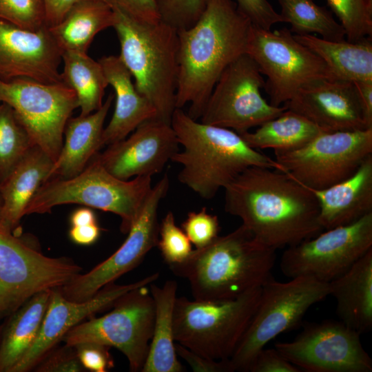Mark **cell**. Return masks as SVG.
Wrapping results in <instances>:
<instances>
[{
	"label": "cell",
	"instance_id": "ee69618b",
	"mask_svg": "<svg viewBox=\"0 0 372 372\" xmlns=\"http://www.w3.org/2000/svg\"><path fill=\"white\" fill-rule=\"evenodd\" d=\"M177 355L183 359L194 372H233L229 360H215L196 353L183 345L175 343Z\"/></svg>",
	"mask_w": 372,
	"mask_h": 372
},
{
	"label": "cell",
	"instance_id": "4316f807",
	"mask_svg": "<svg viewBox=\"0 0 372 372\" xmlns=\"http://www.w3.org/2000/svg\"><path fill=\"white\" fill-rule=\"evenodd\" d=\"M150 293L154 302L153 333L142 372H181L174 337V308L177 283L167 280L162 287L151 283Z\"/></svg>",
	"mask_w": 372,
	"mask_h": 372
},
{
	"label": "cell",
	"instance_id": "3957f363",
	"mask_svg": "<svg viewBox=\"0 0 372 372\" xmlns=\"http://www.w3.org/2000/svg\"><path fill=\"white\" fill-rule=\"evenodd\" d=\"M276 260V249L259 241L241 224L193 249L183 262L168 266L188 281L194 300L217 301L236 298L262 286L271 277Z\"/></svg>",
	"mask_w": 372,
	"mask_h": 372
},
{
	"label": "cell",
	"instance_id": "ac0fdd59",
	"mask_svg": "<svg viewBox=\"0 0 372 372\" xmlns=\"http://www.w3.org/2000/svg\"><path fill=\"white\" fill-rule=\"evenodd\" d=\"M158 277L159 273H155L128 285L112 282L83 302L70 300L62 295L59 288L52 289L38 335L11 372H25L34 367L70 329L84 318L113 306L126 293L136 287L150 285Z\"/></svg>",
	"mask_w": 372,
	"mask_h": 372
},
{
	"label": "cell",
	"instance_id": "8d00e7d4",
	"mask_svg": "<svg viewBox=\"0 0 372 372\" xmlns=\"http://www.w3.org/2000/svg\"><path fill=\"white\" fill-rule=\"evenodd\" d=\"M156 246L168 265L183 262L193 251L190 240L184 231L176 225L172 211L167 212L159 225Z\"/></svg>",
	"mask_w": 372,
	"mask_h": 372
},
{
	"label": "cell",
	"instance_id": "7a4b0ae2",
	"mask_svg": "<svg viewBox=\"0 0 372 372\" xmlns=\"http://www.w3.org/2000/svg\"><path fill=\"white\" fill-rule=\"evenodd\" d=\"M252 26L234 0H206L196 23L178 31L176 108L189 105L188 115L200 118L223 72L247 54Z\"/></svg>",
	"mask_w": 372,
	"mask_h": 372
},
{
	"label": "cell",
	"instance_id": "f1b7e54d",
	"mask_svg": "<svg viewBox=\"0 0 372 372\" xmlns=\"http://www.w3.org/2000/svg\"><path fill=\"white\" fill-rule=\"evenodd\" d=\"M114 23V10L105 0H79L48 29L62 52H87L94 37Z\"/></svg>",
	"mask_w": 372,
	"mask_h": 372
},
{
	"label": "cell",
	"instance_id": "60d3db41",
	"mask_svg": "<svg viewBox=\"0 0 372 372\" xmlns=\"http://www.w3.org/2000/svg\"><path fill=\"white\" fill-rule=\"evenodd\" d=\"M72 347L84 369L94 372H106L114 367V360L107 346L85 342Z\"/></svg>",
	"mask_w": 372,
	"mask_h": 372
},
{
	"label": "cell",
	"instance_id": "ba28073f",
	"mask_svg": "<svg viewBox=\"0 0 372 372\" xmlns=\"http://www.w3.org/2000/svg\"><path fill=\"white\" fill-rule=\"evenodd\" d=\"M329 294L328 282L312 278L296 277L282 282L270 277L261 287L257 308L229 359L234 371H248L268 342L296 327L309 309Z\"/></svg>",
	"mask_w": 372,
	"mask_h": 372
},
{
	"label": "cell",
	"instance_id": "44dd1931",
	"mask_svg": "<svg viewBox=\"0 0 372 372\" xmlns=\"http://www.w3.org/2000/svg\"><path fill=\"white\" fill-rule=\"evenodd\" d=\"M282 105L304 116L324 132L369 129L357 88L352 82L337 79L317 82L299 91Z\"/></svg>",
	"mask_w": 372,
	"mask_h": 372
},
{
	"label": "cell",
	"instance_id": "7402d4cb",
	"mask_svg": "<svg viewBox=\"0 0 372 372\" xmlns=\"http://www.w3.org/2000/svg\"><path fill=\"white\" fill-rule=\"evenodd\" d=\"M309 189L318 200L324 230L353 223L372 213V154L347 179L324 189Z\"/></svg>",
	"mask_w": 372,
	"mask_h": 372
},
{
	"label": "cell",
	"instance_id": "277c9868",
	"mask_svg": "<svg viewBox=\"0 0 372 372\" xmlns=\"http://www.w3.org/2000/svg\"><path fill=\"white\" fill-rule=\"evenodd\" d=\"M171 125L183 147L171 158L182 166L178 180L204 199L214 198L249 167L284 172L274 159L249 147L235 131L198 122L183 108L175 109Z\"/></svg>",
	"mask_w": 372,
	"mask_h": 372
},
{
	"label": "cell",
	"instance_id": "7c38bea8",
	"mask_svg": "<svg viewBox=\"0 0 372 372\" xmlns=\"http://www.w3.org/2000/svg\"><path fill=\"white\" fill-rule=\"evenodd\" d=\"M8 104L34 145L54 162L63 143L67 121L79 107L75 92L63 81L43 83L28 79H0V103Z\"/></svg>",
	"mask_w": 372,
	"mask_h": 372
},
{
	"label": "cell",
	"instance_id": "4fadbf2b",
	"mask_svg": "<svg viewBox=\"0 0 372 372\" xmlns=\"http://www.w3.org/2000/svg\"><path fill=\"white\" fill-rule=\"evenodd\" d=\"M81 270L69 259L46 256L0 228V318L39 292L63 287Z\"/></svg>",
	"mask_w": 372,
	"mask_h": 372
},
{
	"label": "cell",
	"instance_id": "681fc988",
	"mask_svg": "<svg viewBox=\"0 0 372 372\" xmlns=\"http://www.w3.org/2000/svg\"><path fill=\"white\" fill-rule=\"evenodd\" d=\"M70 220L72 227L97 223L94 212L87 207L76 209L71 214Z\"/></svg>",
	"mask_w": 372,
	"mask_h": 372
},
{
	"label": "cell",
	"instance_id": "c3c4849f",
	"mask_svg": "<svg viewBox=\"0 0 372 372\" xmlns=\"http://www.w3.org/2000/svg\"><path fill=\"white\" fill-rule=\"evenodd\" d=\"M357 88L364 118L368 128H372V81L354 83Z\"/></svg>",
	"mask_w": 372,
	"mask_h": 372
},
{
	"label": "cell",
	"instance_id": "d6986e66",
	"mask_svg": "<svg viewBox=\"0 0 372 372\" xmlns=\"http://www.w3.org/2000/svg\"><path fill=\"white\" fill-rule=\"evenodd\" d=\"M178 146L171 124L154 118L142 123L128 138L109 145L97 156L110 174L128 180L161 172Z\"/></svg>",
	"mask_w": 372,
	"mask_h": 372
},
{
	"label": "cell",
	"instance_id": "5b68a950",
	"mask_svg": "<svg viewBox=\"0 0 372 372\" xmlns=\"http://www.w3.org/2000/svg\"><path fill=\"white\" fill-rule=\"evenodd\" d=\"M112 8V28L121 45L119 57L138 92L155 108V118L171 124L178 76V30L161 20L141 22Z\"/></svg>",
	"mask_w": 372,
	"mask_h": 372
},
{
	"label": "cell",
	"instance_id": "9a60e30c",
	"mask_svg": "<svg viewBox=\"0 0 372 372\" xmlns=\"http://www.w3.org/2000/svg\"><path fill=\"white\" fill-rule=\"evenodd\" d=\"M372 249V213L344 226L287 247L280 268L289 278L309 277L329 282Z\"/></svg>",
	"mask_w": 372,
	"mask_h": 372
},
{
	"label": "cell",
	"instance_id": "7dc6e473",
	"mask_svg": "<svg viewBox=\"0 0 372 372\" xmlns=\"http://www.w3.org/2000/svg\"><path fill=\"white\" fill-rule=\"evenodd\" d=\"M101 230L98 223L73 226L69 231V236L74 243L90 245L98 240Z\"/></svg>",
	"mask_w": 372,
	"mask_h": 372
},
{
	"label": "cell",
	"instance_id": "9c48e42d",
	"mask_svg": "<svg viewBox=\"0 0 372 372\" xmlns=\"http://www.w3.org/2000/svg\"><path fill=\"white\" fill-rule=\"evenodd\" d=\"M247 54L266 76L263 88L276 107L317 82L335 79L324 61L286 28L272 31L253 25Z\"/></svg>",
	"mask_w": 372,
	"mask_h": 372
},
{
	"label": "cell",
	"instance_id": "b9f144b4",
	"mask_svg": "<svg viewBox=\"0 0 372 372\" xmlns=\"http://www.w3.org/2000/svg\"><path fill=\"white\" fill-rule=\"evenodd\" d=\"M249 372H300L276 349H262L251 363Z\"/></svg>",
	"mask_w": 372,
	"mask_h": 372
},
{
	"label": "cell",
	"instance_id": "484cf974",
	"mask_svg": "<svg viewBox=\"0 0 372 372\" xmlns=\"http://www.w3.org/2000/svg\"><path fill=\"white\" fill-rule=\"evenodd\" d=\"M340 321L360 335L372 327V249L328 282Z\"/></svg>",
	"mask_w": 372,
	"mask_h": 372
},
{
	"label": "cell",
	"instance_id": "d6a6232c",
	"mask_svg": "<svg viewBox=\"0 0 372 372\" xmlns=\"http://www.w3.org/2000/svg\"><path fill=\"white\" fill-rule=\"evenodd\" d=\"M281 14L296 34L316 33L333 41L344 40L345 31L330 11L313 0H278Z\"/></svg>",
	"mask_w": 372,
	"mask_h": 372
},
{
	"label": "cell",
	"instance_id": "ffe728a7",
	"mask_svg": "<svg viewBox=\"0 0 372 372\" xmlns=\"http://www.w3.org/2000/svg\"><path fill=\"white\" fill-rule=\"evenodd\" d=\"M62 53L48 27L32 31L0 19V79L62 82Z\"/></svg>",
	"mask_w": 372,
	"mask_h": 372
},
{
	"label": "cell",
	"instance_id": "6da1fadb",
	"mask_svg": "<svg viewBox=\"0 0 372 372\" xmlns=\"http://www.w3.org/2000/svg\"><path fill=\"white\" fill-rule=\"evenodd\" d=\"M223 189L225 211L238 217L259 241L276 250L324 230L313 192L282 171L251 167Z\"/></svg>",
	"mask_w": 372,
	"mask_h": 372
},
{
	"label": "cell",
	"instance_id": "30bf717a",
	"mask_svg": "<svg viewBox=\"0 0 372 372\" xmlns=\"http://www.w3.org/2000/svg\"><path fill=\"white\" fill-rule=\"evenodd\" d=\"M148 285L136 287L122 296L107 314L77 324L61 340L68 347L94 342L114 347L125 355L132 371H141L148 354L155 315Z\"/></svg>",
	"mask_w": 372,
	"mask_h": 372
},
{
	"label": "cell",
	"instance_id": "bcb514c9",
	"mask_svg": "<svg viewBox=\"0 0 372 372\" xmlns=\"http://www.w3.org/2000/svg\"><path fill=\"white\" fill-rule=\"evenodd\" d=\"M47 26L58 24L69 10L79 0H43Z\"/></svg>",
	"mask_w": 372,
	"mask_h": 372
},
{
	"label": "cell",
	"instance_id": "1f68e13d",
	"mask_svg": "<svg viewBox=\"0 0 372 372\" xmlns=\"http://www.w3.org/2000/svg\"><path fill=\"white\" fill-rule=\"evenodd\" d=\"M62 81L75 92L81 116L99 110L103 105L105 88L109 85L101 63L87 52L66 51L62 53Z\"/></svg>",
	"mask_w": 372,
	"mask_h": 372
},
{
	"label": "cell",
	"instance_id": "8fae6325",
	"mask_svg": "<svg viewBox=\"0 0 372 372\" xmlns=\"http://www.w3.org/2000/svg\"><path fill=\"white\" fill-rule=\"evenodd\" d=\"M274 160L295 180L324 189L352 176L372 154V129L322 132L291 151H273Z\"/></svg>",
	"mask_w": 372,
	"mask_h": 372
},
{
	"label": "cell",
	"instance_id": "f35d334b",
	"mask_svg": "<svg viewBox=\"0 0 372 372\" xmlns=\"http://www.w3.org/2000/svg\"><path fill=\"white\" fill-rule=\"evenodd\" d=\"M182 229L196 249H199L218 236L220 224L217 216L208 213L206 208L203 207L199 211L188 213L182 223Z\"/></svg>",
	"mask_w": 372,
	"mask_h": 372
},
{
	"label": "cell",
	"instance_id": "f6af8a7d",
	"mask_svg": "<svg viewBox=\"0 0 372 372\" xmlns=\"http://www.w3.org/2000/svg\"><path fill=\"white\" fill-rule=\"evenodd\" d=\"M84 368L79 360L75 349L65 346L64 349L52 354L37 368L41 372H79Z\"/></svg>",
	"mask_w": 372,
	"mask_h": 372
},
{
	"label": "cell",
	"instance_id": "d590c367",
	"mask_svg": "<svg viewBox=\"0 0 372 372\" xmlns=\"http://www.w3.org/2000/svg\"><path fill=\"white\" fill-rule=\"evenodd\" d=\"M0 19L32 31L48 27L43 0H0Z\"/></svg>",
	"mask_w": 372,
	"mask_h": 372
},
{
	"label": "cell",
	"instance_id": "f907efd6",
	"mask_svg": "<svg viewBox=\"0 0 372 372\" xmlns=\"http://www.w3.org/2000/svg\"><path fill=\"white\" fill-rule=\"evenodd\" d=\"M2 207H3V202H2V198L0 193V220L1 218V213H2Z\"/></svg>",
	"mask_w": 372,
	"mask_h": 372
},
{
	"label": "cell",
	"instance_id": "cb8c5ba5",
	"mask_svg": "<svg viewBox=\"0 0 372 372\" xmlns=\"http://www.w3.org/2000/svg\"><path fill=\"white\" fill-rule=\"evenodd\" d=\"M114 96L110 94L94 112L68 119L64 130L65 142L48 180L68 179L78 175L104 146L103 125Z\"/></svg>",
	"mask_w": 372,
	"mask_h": 372
},
{
	"label": "cell",
	"instance_id": "e0dca14e",
	"mask_svg": "<svg viewBox=\"0 0 372 372\" xmlns=\"http://www.w3.org/2000/svg\"><path fill=\"white\" fill-rule=\"evenodd\" d=\"M274 347L301 371H372V360L360 334L340 320L308 324L293 340Z\"/></svg>",
	"mask_w": 372,
	"mask_h": 372
},
{
	"label": "cell",
	"instance_id": "74e56055",
	"mask_svg": "<svg viewBox=\"0 0 372 372\" xmlns=\"http://www.w3.org/2000/svg\"><path fill=\"white\" fill-rule=\"evenodd\" d=\"M154 1L160 20L178 31L194 25L206 5V0Z\"/></svg>",
	"mask_w": 372,
	"mask_h": 372
},
{
	"label": "cell",
	"instance_id": "7bdbcfd3",
	"mask_svg": "<svg viewBox=\"0 0 372 372\" xmlns=\"http://www.w3.org/2000/svg\"><path fill=\"white\" fill-rule=\"evenodd\" d=\"M131 18L141 22L156 23L160 21L154 0H105Z\"/></svg>",
	"mask_w": 372,
	"mask_h": 372
},
{
	"label": "cell",
	"instance_id": "8992f818",
	"mask_svg": "<svg viewBox=\"0 0 372 372\" xmlns=\"http://www.w3.org/2000/svg\"><path fill=\"white\" fill-rule=\"evenodd\" d=\"M97 154L78 175L44 182L30 200L25 215L50 212L60 205L80 204L116 214L121 219V231L127 234L152 187V176L118 178L103 167Z\"/></svg>",
	"mask_w": 372,
	"mask_h": 372
},
{
	"label": "cell",
	"instance_id": "52a82bcc",
	"mask_svg": "<svg viewBox=\"0 0 372 372\" xmlns=\"http://www.w3.org/2000/svg\"><path fill=\"white\" fill-rule=\"evenodd\" d=\"M261 287L226 300H190L176 297L175 342L205 358L229 360L257 308Z\"/></svg>",
	"mask_w": 372,
	"mask_h": 372
},
{
	"label": "cell",
	"instance_id": "d4e9b609",
	"mask_svg": "<svg viewBox=\"0 0 372 372\" xmlns=\"http://www.w3.org/2000/svg\"><path fill=\"white\" fill-rule=\"evenodd\" d=\"M53 164L43 149L34 145L0 183L3 202L0 228L14 234L30 200L48 180Z\"/></svg>",
	"mask_w": 372,
	"mask_h": 372
},
{
	"label": "cell",
	"instance_id": "4dcf8cb0",
	"mask_svg": "<svg viewBox=\"0 0 372 372\" xmlns=\"http://www.w3.org/2000/svg\"><path fill=\"white\" fill-rule=\"evenodd\" d=\"M322 132H326L304 116L286 109L278 116L263 123L255 132L238 134L256 149L291 151L305 145Z\"/></svg>",
	"mask_w": 372,
	"mask_h": 372
},
{
	"label": "cell",
	"instance_id": "5bb4252c",
	"mask_svg": "<svg viewBox=\"0 0 372 372\" xmlns=\"http://www.w3.org/2000/svg\"><path fill=\"white\" fill-rule=\"evenodd\" d=\"M264 85L253 59L247 54L240 56L220 76L200 122L242 133L278 116L286 107L267 102L261 94Z\"/></svg>",
	"mask_w": 372,
	"mask_h": 372
},
{
	"label": "cell",
	"instance_id": "603a6c76",
	"mask_svg": "<svg viewBox=\"0 0 372 372\" xmlns=\"http://www.w3.org/2000/svg\"><path fill=\"white\" fill-rule=\"evenodd\" d=\"M99 62L116 98L114 112L103 133V144L109 145L126 138L145 121L156 118V111L138 92L131 73L119 56H104Z\"/></svg>",
	"mask_w": 372,
	"mask_h": 372
},
{
	"label": "cell",
	"instance_id": "2e32d148",
	"mask_svg": "<svg viewBox=\"0 0 372 372\" xmlns=\"http://www.w3.org/2000/svg\"><path fill=\"white\" fill-rule=\"evenodd\" d=\"M169 187L165 174L152 186L136 220L121 246L108 258L85 274L79 273L59 289L67 299L83 302L105 286L136 267L156 247L159 238L158 210Z\"/></svg>",
	"mask_w": 372,
	"mask_h": 372
},
{
	"label": "cell",
	"instance_id": "ab89813d",
	"mask_svg": "<svg viewBox=\"0 0 372 372\" xmlns=\"http://www.w3.org/2000/svg\"><path fill=\"white\" fill-rule=\"evenodd\" d=\"M239 12L256 27L271 30L276 23L286 22L267 0H234Z\"/></svg>",
	"mask_w": 372,
	"mask_h": 372
},
{
	"label": "cell",
	"instance_id": "e575fe53",
	"mask_svg": "<svg viewBox=\"0 0 372 372\" xmlns=\"http://www.w3.org/2000/svg\"><path fill=\"white\" fill-rule=\"evenodd\" d=\"M343 27L347 41L372 36V0H326Z\"/></svg>",
	"mask_w": 372,
	"mask_h": 372
},
{
	"label": "cell",
	"instance_id": "f546056e",
	"mask_svg": "<svg viewBox=\"0 0 372 372\" xmlns=\"http://www.w3.org/2000/svg\"><path fill=\"white\" fill-rule=\"evenodd\" d=\"M52 290L37 293L10 314L0 342V372H11L33 344Z\"/></svg>",
	"mask_w": 372,
	"mask_h": 372
},
{
	"label": "cell",
	"instance_id": "83f0119b",
	"mask_svg": "<svg viewBox=\"0 0 372 372\" xmlns=\"http://www.w3.org/2000/svg\"><path fill=\"white\" fill-rule=\"evenodd\" d=\"M293 37L324 61L335 79L352 83L372 81L371 37L351 42L328 41L311 34Z\"/></svg>",
	"mask_w": 372,
	"mask_h": 372
},
{
	"label": "cell",
	"instance_id": "836d02e7",
	"mask_svg": "<svg viewBox=\"0 0 372 372\" xmlns=\"http://www.w3.org/2000/svg\"><path fill=\"white\" fill-rule=\"evenodd\" d=\"M34 145L25 127L8 104L0 103V183Z\"/></svg>",
	"mask_w": 372,
	"mask_h": 372
}]
</instances>
